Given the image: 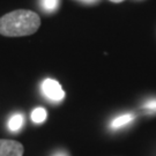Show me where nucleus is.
Masks as SVG:
<instances>
[{
    "mask_svg": "<svg viewBox=\"0 0 156 156\" xmlns=\"http://www.w3.org/2000/svg\"><path fill=\"white\" fill-rule=\"evenodd\" d=\"M41 27V17L29 9H16L0 17V34L7 37H21L35 34Z\"/></svg>",
    "mask_w": 156,
    "mask_h": 156,
    "instance_id": "obj_1",
    "label": "nucleus"
},
{
    "mask_svg": "<svg viewBox=\"0 0 156 156\" xmlns=\"http://www.w3.org/2000/svg\"><path fill=\"white\" fill-rule=\"evenodd\" d=\"M43 94L53 102H60L65 98V91L62 90L60 83L53 79H46L42 84Z\"/></svg>",
    "mask_w": 156,
    "mask_h": 156,
    "instance_id": "obj_2",
    "label": "nucleus"
},
{
    "mask_svg": "<svg viewBox=\"0 0 156 156\" xmlns=\"http://www.w3.org/2000/svg\"><path fill=\"white\" fill-rule=\"evenodd\" d=\"M22 144L15 140L0 139V156H23Z\"/></svg>",
    "mask_w": 156,
    "mask_h": 156,
    "instance_id": "obj_3",
    "label": "nucleus"
},
{
    "mask_svg": "<svg viewBox=\"0 0 156 156\" xmlns=\"http://www.w3.org/2000/svg\"><path fill=\"white\" fill-rule=\"evenodd\" d=\"M134 119H135V116L133 113H124V115H120L115 118L110 124V126L112 129H118V128H122L128 124H131Z\"/></svg>",
    "mask_w": 156,
    "mask_h": 156,
    "instance_id": "obj_4",
    "label": "nucleus"
},
{
    "mask_svg": "<svg viewBox=\"0 0 156 156\" xmlns=\"http://www.w3.org/2000/svg\"><path fill=\"white\" fill-rule=\"evenodd\" d=\"M23 125V116L20 113H16L14 116H12L9 122H8V128L12 132H16L20 128L22 127Z\"/></svg>",
    "mask_w": 156,
    "mask_h": 156,
    "instance_id": "obj_5",
    "label": "nucleus"
},
{
    "mask_svg": "<svg viewBox=\"0 0 156 156\" xmlns=\"http://www.w3.org/2000/svg\"><path fill=\"white\" fill-rule=\"evenodd\" d=\"M48 117V112L44 108H36L31 113V120L36 124L43 123Z\"/></svg>",
    "mask_w": 156,
    "mask_h": 156,
    "instance_id": "obj_6",
    "label": "nucleus"
},
{
    "mask_svg": "<svg viewBox=\"0 0 156 156\" xmlns=\"http://www.w3.org/2000/svg\"><path fill=\"white\" fill-rule=\"evenodd\" d=\"M58 5H59V0H42V6L48 12L56 11Z\"/></svg>",
    "mask_w": 156,
    "mask_h": 156,
    "instance_id": "obj_7",
    "label": "nucleus"
},
{
    "mask_svg": "<svg viewBox=\"0 0 156 156\" xmlns=\"http://www.w3.org/2000/svg\"><path fill=\"white\" fill-rule=\"evenodd\" d=\"M142 108L148 113H156V97H153V98L146 101V103L142 105Z\"/></svg>",
    "mask_w": 156,
    "mask_h": 156,
    "instance_id": "obj_8",
    "label": "nucleus"
},
{
    "mask_svg": "<svg viewBox=\"0 0 156 156\" xmlns=\"http://www.w3.org/2000/svg\"><path fill=\"white\" fill-rule=\"evenodd\" d=\"M53 156H67V154L64 153V151H58V153H56Z\"/></svg>",
    "mask_w": 156,
    "mask_h": 156,
    "instance_id": "obj_9",
    "label": "nucleus"
},
{
    "mask_svg": "<svg viewBox=\"0 0 156 156\" xmlns=\"http://www.w3.org/2000/svg\"><path fill=\"white\" fill-rule=\"evenodd\" d=\"M110 1H112V2H116V4H118V2H122V1H124V0H110Z\"/></svg>",
    "mask_w": 156,
    "mask_h": 156,
    "instance_id": "obj_10",
    "label": "nucleus"
},
{
    "mask_svg": "<svg viewBox=\"0 0 156 156\" xmlns=\"http://www.w3.org/2000/svg\"><path fill=\"white\" fill-rule=\"evenodd\" d=\"M83 1H87V2H93V1H95V0H83Z\"/></svg>",
    "mask_w": 156,
    "mask_h": 156,
    "instance_id": "obj_11",
    "label": "nucleus"
}]
</instances>
